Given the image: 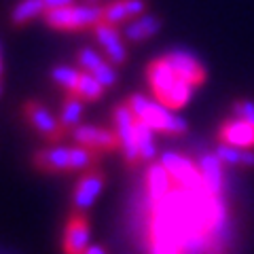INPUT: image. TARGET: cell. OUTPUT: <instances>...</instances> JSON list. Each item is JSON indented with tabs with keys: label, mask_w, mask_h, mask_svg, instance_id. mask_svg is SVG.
I'll return each instance as SVG.
<instances>
[{
	"label": "cell",
	"mask_w": 254,
	"mask_h": 254,
	"mask_svg": "<svg viewBox=\"0 0 254 254\" xmlns=\"http://www.w3.org/2000/svg\"><path fill=\"white\" fill-rule=\"evenodd\" d=\"M146 81H148L153 98L172 110L185 108L190 102V95L195 91V87L172 66L168 55H163V58L148 64Z\"/></svg>",
	"instance_id": "cell-1"
},
{
	"label": "cell",
	"mask_w": 254,
	"mask_h": 254,
	"mask_svg": "<svg viewBox=\"0 0 254 254\" xmlns=\"http://www.w3.org/2000/svg\"><path fill=\"white\" fill-rule=\"evenodd\" d=\"M125 104L131 108V113L146 123L155 133H163V136L178 138L182 133L189 131V125L182 117L176 115V110L168 108L155 98H148L144 93H131L127 95Z\"/></svg>",
	"instance_id": "cell-2"
},
{
	"label": "cell",
	"mask_w": 254,
	"mask_h": 254,
	"mask_svg": "<svg viewBox=\"0 0 254 254\" xmlns=\"http://www.w3.org/2000/svg\"><path fill=\"white\" fill-rule=\"evenodd\" d=\"M45 21L47 26L55 30H83L89 26H98L104 21V6L98 4H85V6H64V9H53L45 11Z\"/></svg>",
	"instance_id": "cell-3"
},
{
	"label": "cell",
	"mask_w": 254,
	"mask_h": 254,
	"mask_svg": "<svg viewBox=\"0 0 254 254\" xmlns=\"http://www.w3.org/2000/svg\"><path fill=\"white\" fill-rule=\"evenodd\" d=\"M113 125L119 140H121V155L127 168H138L142 163L140 146H138V131H136V115L125 104H117L113 108Z\"/></svg>",
	"instance_id": "cell-4"
},
{
	"label": "cell",
	"mask_w": 254,
	"mask_h": 254,
	"mask_svg": "<svg viewBox=\"0 0 254 254\" xmlns=\"http://www.w3.org/2000/svg\"><path fill=\"white\" fill-rule=\"evenodd\" d=\"M21 113H23V117H26V121L30 123L32 129H34L43 140L51 142V144H58V142H62L68 136V129L62 125L60 117L55 119L51 115V110L45 108L41 102L28 100L26 104H23Z\"/></svg>",
	"instance_id": "cell-5"
},
{
	"label": "cell",
	"mask_w": 254,
	"mask_h": 254,
	"mask_svg": "<svg viewBox=\"0 0 254 254\" xmlns=\"http://www.w3.org/2000/svg\"><path fill=\"white\" fill-rule=\"evenodd\" d=\"M161 163L165 165V170L170 172L174 185L180 187L182 190H203L205 189L199 165L193 163L190 159L182 157L178 153H165L161 157Z\"/></svg>",
	"instance_id": "cell-6"
},
{
	"label": "cell",
	"mask_w": 254,
	"mask_h": 254,
	"mask_svg": "<svg viewBox=\"0 0 254 254\" xmlns=\"http://www.w3.org/2000/svg\"><path fill=\"white\" fill-rule=\"evenodd\" d=\"M70 136H72L74 144L87 146L100 155L121 150V140H119L115 129H104V127H95V125H78L70 131Z\"/></svg>",
	"instance_id": "cell-7"
},
{
	"label": "cell",
	"mask_w": 254,
	"mask_h": 254,
	"mask_svg": "<svg viewBox=\"0 0 254 254\" xmlns=\"http://www.w3.org/2000/svg\"><path fill=\"white\" fill-rule=\"evenodd\" d=\"M89 237H91V227L87 214L81 210H72L64 227V237H62V252L64 254H83L89 248Z\"/></svg>",
	"instance_id": "cell-8"
},
{
	"label": "cell",
	"mask_w": 254,
	"mask_h": 254,
	"mask_svg": "<svg viewBox=\"0 0 254 254\" xmlns=\"http://www.w3.org/2000/svg\"><path fill=\"white\" fill-rule=\"evenodd\" d=\"M104 185H106V176L100 168H91L83 172L76 180V187L72 193L74 210H81V212L89 210L95 203V199L100 197V193L104 190Z\"/></svg>",
	"instance_id": "cell-9"
},
{
	"label": "cell",
	"mask_w": 254,
	"mask_h": 254,
	"mask_svg": "<svg viewBox=\"0 0 254 254\" xmlns=\"http://www.w3.org/2000/svg\"><path fill=\"white\" fill-rule=\"evenodd\" d=\"M95 38L102 45V49L106 51L108 62H113L115 66H125L127 64V49L123 45V36L119 34L117 26H110L106 21H100L98 26H93Z\"/></svg>",
	"instance_id": "cell-10"
},
{
	"label": "cell",
	"mask_w": 254,
	"mask_h": 254,
	"mask_svg": "<svg viewBox=\"0 0 254 254\" xmlns=\"http://www.w3.org/2000/svg\"><path fill=\"white\" fill-rule=\"evenodd\" d=\"M34 168L43 174H70V146H49L38 150L32 159Z\"/></svg>",
	"instance_id": "cell-11"
},
{
	"label": "cell",
	"mask_w": 254,
	"mask_h": 254,
	"mask_svg": "<svg viewBox=\"0 0 254 254\" xmlns=\"http://www.w3.org/2000/svg\"><path fill=\"white\" fill-rule=\"evenodd\" d=\"M168 60L172 62V66L176 68L178 72L195 87V89L205 83V68H203V64L197 60L190 51H185V49L170 51L168 53Z\"/></svg>",
	"instance_id": "cell-12"
},
{
	"label": "cell",
	"mask_w": 254,
	"mask_h": 254,
	"mask_svg": "<svg viewBox=\"0 0 254 254\" xmlns=\"http://www.w3.org/2000/svg\"><path fill=\"white\" fill-rule=\"evenodd\" d=\"M218 138L220 142H227L237 148H254V125L233 117L220 125Z\"/></svg>",
	"instance_id": "cell-13"
},
{
	"label": "cell",
	"mask_w": 254,
	"mask_h": 254,
	"mask_svg": "<svg viewBox=\"0 0 254 254\" xmlns=\"http://www.w3.org/2000/svg\"><path fill=\"white\" fill-rule=\"evenodd\" d=\"M144 185H146V193L153 201H163L170 195V190L174 187V180L170 176V172L165 170L163 163H153L148 165L146 176H144Z\"/></svg>",
	"instance_id": "cell-14"
},
{
	"label": "cell",
	"mask_w": 254,
	"mask_h": 254,
	"mask_svg": "<svg viewBox=\"0 0 254 254\" xmlns=\"http://www.w3.org/2000/svg\"><path fill=\"white\" fill-rule=\"evenodd\" d=\"M161 19L157 17V15H150V13H144L136 17L133 21L127 23V28L123 32V36L127 41L131 43H142L146 41V38H153L155 34H159V30H161Z\"/></svg>",
	"instance_id": "cell-15"
},
{
	"label": "cell",
	"mask_w": 254,
	"mask_h": 254,
	"mask_svg": "<svg viewBox=\"0 0 254 254\" xmlns=\"http://www.w3.org/2000/svg\"><path fill=\"white\" fill-rule=\"evenodd\" d=\"M199 170H201V176H203V185L205 189L214 195H220L222 190V170H225V163L218 159L216 153H208L199 159Z\"/></svg>",
	"instance_id": "cell-16"
},
{
	"label": "cell",
	"mask_w": 254,
	"mask_h": 254,
	"mask_svg": "<svg viewBox=\"0 0 254 254\" xmlns=\"http://www.w3.org/2000/svg\"><path fill=\"white\" fill-rule=\"evenodd\" d=\"M85 104L87 102H83L76 93H66V100H64L62 110H60V121L68 131H72L74 127L81 125Z\"/></svg>",
	"instance_id": "cell-17"
},
{
	"label": "cell",
	"mask_w": 254,
	"mask_h": 254,
	"mask_svg": "<svg viewBox=\"0 0 254 254\" xmlns=\"http://www.w3.org/2000/svg\"><path fill=\"white\" fill-rule=\"evenodd\" d=\"M100 157H102L100 153H95V150L87 146H81V144L70 146V165H72V172L83 174L91 168H98Z\"/></svg>",
	"instance_id": "cell-18"
},
{
	"label": "cell",
	"mask_w": 254,
	"mask_h": 254,
	"mask_svg": "<svg viewBox=\"0 0 254 254\" xmlns=\"http://www.w3.org/2000/svg\"><path fill=\"white\" fill-rule=\"evenodd\" d=\"M45 2L43 0H21V2L11 11V23L13 26H23L34 17L45 15Z\"/></svg>",
	"instance_id": "cell-19"
},
{
	"label": "cell",
	"mask_w": 254,
	"mask_h": 254,
	"mask_svg": "<svg viewBox=\"0 0 254 254\" xmlns=\"http://www.w3.org/2000/svg\"><path fill=\"white\" fill-rule=\"evenodd\" d=\"M136 131H138V146H140V159L142 163H150L157 155L155 146V131L150 129L146 123H142L140 119H136Z\"/></svg>",
	"instance_id": "cell-20"
},
{
	"label": "cell",
	"mask_w": 254,
	"mask_h": 254,
	"mask_svg": "<svg viewBox=\"0 0 254 254\" xmlns=\"http://www.w3.org/2000/svg\"><path fill=\"white\" fill-rule=\"evenodd\" d=\"M104 91H106V87L102 85L91 72H83L74 93H76L83 102H87V104H89V102H98L102 95H104Z\"/></svg>",
	"instance_id": "cell-21"
},
{
	"label": "cell",
	"mask_w": 254,
	"mask_h": 254,
	"mask_svg": "<svg viewBox=\"0 0 254 254\" xmlns=\"http://www.w3.org/2000/svg\"><path fill=\"white\" fill-rule=\"evenodd\" d=\"M81 74L83 70H76V68H70V66H55L51 70V78L55 85H60L66 93H74L78 81H81Z\"/></svg>",
	"instance_id": "cell-22"
},
{
	"label": "cell",
	"mask_w": 254,
	"mask_h": 254,
	"mask_svg": "<svg viewBox=\"0 0 254 254\" xmlns=\"http://www.w3.org/2000/svg\"><path fill=\"white\" fill-rule=\"evenodd\" d=\"M214 153H216L220 161L225 163V168H235V165H242L244 148H237V146L227 144V142H220Z\"/></svg>",
	"instance_id": "cell-23"
},
{
	"label": "cell",
	"mask_w": 254,
	"mask_h": 254,
	"mask_svg": "<svg viewBox=\"0 0 254 254\" xmlns=\"http://www.w3.org/2000/svg\"><path fill=\"white\" fill-rule=\"evenodd\" d=\"M129 19V11L125 6V0H115V2H108L104 6V21L110 26H119Z\"/></svg>",
	"instance_id": "cell-24"
},
{
	"label": "cell",
	"mask_w": 254,
	"mask_h": 254,
	"mask_svg": "<svg viewBox=\"0 0 254 254\" xmlns=\"http://www.w3.org/2000/svg\"><path fill=\"white\" fill-rule=\"evenodd\" d=\"M102 62H104V58H102L95 49H91V47H85V49H81L76 53V64L83 72H93Z\"/></svg>",
	"instance_id": "cell-25"
},
{
	"label": "cell",
	"mask_w": 254,
	"mask_h": 254,
	"mask_svg": "<svg viewBox=\"0 0 254 254\" xmlns=\"http://www.w3.org/2000/svg\"><path fill=\"white\" fill-rule=\"evenodd\" d=\"M98 81L106 87V89H110V87H115L117 85V81H119V74H117V70H115V64L113 62H102L98 68L91 72Z\"/></svg>",
	"instance_id": "cell-26"
},
{
	"label": "cell",
	"mask_w": 254,
	"mask_h": 254,
	"mask_svg": "<svg viewBox=\"0 0 254 254\" xmlns=\"http://www.w3.org/2000/svg\"><path fill=\"white\" fill-rule=\"evenodd\" d=\"M233 117L254 125V102H250V100L235 102V104H233Z\"/></svg>",
	"instance_id": "cell-27"
},
{
	"label": "cell",
	"mask_w": 254,
	"mask_h": 254,
	"mask_svg": "<svg viewBox=\"0 0 254 254\" xmlns=\"http://www.w3.org/2000/svg\"><path fill=\"white\" fill-rule=\"evenodd\" d=\"M125 6L129 11V17H140L146 13V0H125Z\"/></svg>",
	"instance_id": "cell-28"
},
{
	"label": "cell",
	"mask_w": 254,
	"mask_h": 254,
	"mask_svg": "<svg viewBox=\"0 0 254 254\" xmlns=\"http://www.w3.org/2000/svg\"><path fill=\"white\" fill-rule=\"evenodd\" d=\"M43 2L47 11H53V9H64V6L74 4V0H43Z\"/></svg>",
	"instance_id": "cell-29"
},
{
	"label": "cell",
	"mask_w": 254,
	"mask_h": 254,
	"mask_svg": "<svg viewBox=\"0 0 254 254\" xmlns=\"http://www.w3.org/2000/svg\"><path fill=\"white\" fill-rule=\"evenodd\" d=\"M83 254H108V252H106V248H102V246H89Z\"/></svg>",
	"instance_id": "cell-30"
},
{
	"label": "cell",
	"mask_w": 254,
	"mask_h": 254,
	"mask_svg": "<svg viewBox=\"0 0 254 254\" xmlns=\"http://www.w3.org/2000/svg\"><path fill=\"white\" fill-rule=\"evenodd\" d=\"M87 2H91V4H95V2H98V0H87Z\"/></svg>",
	"instance_id": "cell-31"
},
{
	"label": "cell",
	"mask_w": 254,
	"mask_h": 254,
	"mask_svg": "<svg viewBox=\"0 0 254 254\" xmlns=\"http://www.w3.org/2000/svg\"><path fill=\"white\" fill-rule=\"evenodd\" d=\"M0 93H2V83H0Z\"/></svg>",
	"instance_id": "cell-32"
}]
</instances>
